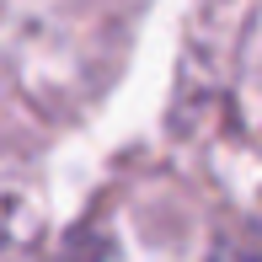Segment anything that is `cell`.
<instances>
[{"label":"cell","instance_id":"obj_1","mask_svg":"<svg viewBox=\"0 0 262 262\" xmlns=\"http://www.w3.org/2000/svg\"><path fill=\"white\" fill-rule=\"evenodd\" d=\"M209 262H262V225H246V230L220 235Z\"/></svg>","mask_w":262,"mask_h":262}]
</instances>
